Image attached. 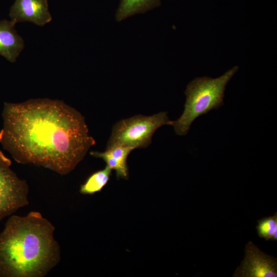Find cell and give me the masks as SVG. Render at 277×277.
I'll use <instances>...</instances> for the list:
<instances>
[{
  "mask_svg": "<svg viewBox=\"0 0 277 277\" xmlns=\"http://www.w3.org/2000/svg\"><path fill=\"white\" fill-rule=\"evenodd\" d=\"M2 117L0 143L18 163L66 175L95 144L84 116L63 101L5 102Z\"/></svg>",
  "mask_w": 277,
  "mask_h": 277,
  "instance_id": "cell-1",
  "label": "cell"
},
{
  "mask_svg": "<svg viewBox=\"0 0 277 277\" xmlns=\"http://www.w3.org/2000/svg\"><path fill=\"white\" fill-rule=\"evenodd\" d=\"M171 122L167 112L151 116L137 115L122 120L113 127L106 148L118 146L134 149L147 147L155 131L163 125H171Z\"/></svg>",
  "mask_w": 277,
  "mask_h": 277,
  "instance_id": "cell-4",
  "label": "cell"
},
{
  "mask_svg": "<svg viewBox=\"0 0 277 277\" xmlns=\"http://www.w3.org/2000/svg\"><path fill=\"white\" fill-rule=\"evenodd\" d=\"M112 169L106 166L104 169L90 175L81 186L80 192L83 194H93L100 191L109 181Z\"/></svg>",
  "mask_w": 277,
  "mask_h": 277,
  "instance_id": "cell-11",
  "label": "cell"
},
{
  "mask_svg": "<svg viewBox=\"0 0 277 277\" xmlns=\"http://www.w3.org/2000/svg\"><path fill=\"white\" fill-rule=\"evenodd\" d=\"M55 227L38 211L11 215L0 233V277H44L61 260Z\"/></svg>",
  "mask_w": 277,
  "mask_h": 277,
  "instance_id": "cell-2",
  "label": "cell"
},
{
  "mask_svg": "<svg viewBox=\"0 0 277 277\" xmlns=\"http://www.w3.org/2000/svg\"><path fill=\"white\" fill-rule=\"evenodd\" d=\"M160 5V0H121L115 18L117 22H120L129 16L144 13Z\"/></svg>",
  "mask_w": 277,
  "mask_h": 277,
  "instance_id": "cell-10",
  "label": "cell"
},
{
  "mask_svg": "<svg viewBox=\"0 0 277 277\" xmlns=\"http://www.w3.org/2000/svg\"><path fill=\"white\" fill-rule=\"evenodd\" d=\"M16 23L3 19L0 22V55L11 63L16 61L24 48V42L15 29Z\"/></svg>",
  "mask_w": 277,
  "mask_h": 277,
  "instance_id": "cell-8",
  "label": "cell"
},
{
  "mask_svg": "<svg viewBox=\"0 0 277 277\" xmlns=\"http://www.w3.org/2000/svg\"><path fill=\"white\" fill-rule=\"evenodd\" d=\"M134 149L130 147L118 146L106 148L104 152L91 151L90 153L94 157L102 159L106 163V166L115 170L117 179H127V157Z\"/></svg>",
  "mask_w": 277,
  "mask_h": 277,
  "instance_id": "cell-9",
  "label": "cell"
},
{
  "mask_svg": "<svg viewBox=\"0 0 277 277\" xmlns=\"http://www.w3.org/2000/svg\"><path fill=\"white\" fill-rule=\"evenodd\" d=\"M11 161L0 151V221L29 204V186L11 168Z\"/></svg>",
  "mask_w": 277,
  "mask_h": 277,
  "instance_id": "cell-5",
  "label": "cell"
},
{
  "mask_svg": "<svg viewBox=\"0 0 277 277\" xmlns=\"http://www.w3.org/2000/svg\"><path fill=\"white\" fill-rule=\"evenodd\" d=\"M234 277H276L277 261L261 251L251 241L246 244L245 256L234 273Z\"/></svg>",
  "mask_w": 277,
  "mask_h": 277,
  "instance_id": "cell-6",
  "label": "cell"
},
{
  "mask_svg": "<svg viewBox=\"0 0 277 277\" xmlns=\"http://www.w3.org/2000/svg\"><path fill=\"white\" fill-rule=\"evenodd\" d=\"M12 21L43 26L52 20L47 0H15L10 10Z\"/></svg>",
  "mask_w": 277,
  "mask_h": 277,
  "instance_id": "cell-7",
  "label": "cell"
},
{
  "mask_svg": "<svg viewBox=\"0 0 277 277\" xmlns=\"http://www.w3.org/2000/svg\"><path fill=\"white\" fill-rule=\"evenodd\" d=\"M256 228L260 238L277 241V212L259 220Z\"/></svg>",
  "mask_w": 277,
  "mask_h": 277,
  "instance_id": "cell-12",
  "label": "cell"
},
{
  "mask_svg": "<svg viewBox=\"0 0 277 277\" xmlns=\"http://www.w3.org/2000/svg\"><path fill=\"white\" fill-rule=\"evenodd\" d=\"M238 69L235 66L217 78L197 77L188 84L185 91L184 111L177 120L171 122L176 134H187L196 118L224 104L226 86Z\"/></svg>",
  "mask_w": 277,
  "mask_h": 277,
  "instance_id": "cell-3",
  "label": "cell"
}]
</instances>
